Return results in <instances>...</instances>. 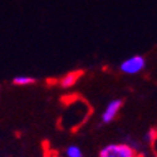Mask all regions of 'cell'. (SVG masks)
I'll return each instance as SVG.
<instances>
[{"label": "cell", "mask_w": 157, "mask_h": 157, "mask_svg": "<svg viewBox=\"0 0 157 157\" xmlns=\"http://www.w3.org/2000/svg\"><path fill=\"white\" fill-rule=\"evenodd\" d=\"M99 157H142V155L127 143H109L99 151Z\"/></svg>", "instance_id": "6da1fadb"}, {"label": "cell", "mask_w": 157, "mask_h": 157, "mask_svg": "<svg viewBox=\"0 0 157 157\" xmlns=\"http://www.w3.org/2000/svg\"><path fill=\"white\" fill-rule=\"evenodd\" d=\"M145 67H146L145 58L140 54H136V56H132V57L124 59L120 65V69L124 74L135 75V74L141 73L143 69H145Z\"/></svg>", "instance_id": "7a4b0ae2"}, {"label": "cell", "mask_w": 157, "mask_h": 157, "mask_svg": "<svg viewBox=\"0 0 157 157\" xmlns=\"http://www.w3.org/2000/svg\"><path fill=\"white\" fill-rule=\"evenodd\" d=\"M122 103L123 102L121 99H112L111 102H108V104L102 113V122L103 123L112 122L117 117V114H118L120 109L122 108Z\"/></svg>", "instance_id": "3957f363"}, {"label": "cell", "mask_w": 157, "mask_h": 157, "mask_svg": "<svg viewBox=\"0 0 157 157\" xmlns=\"http://www.w3.org/2000/svg\"><path fill=\"white\" fill-rule=\"evenodd\" d=\"M82 72L81 71H73V72H69V73H67L65 74L62 79L59 81V86L62 87V88H71V87H73L77 82H78V79L82 77Z\"/></svg>", "instance_id": "277c9868"}, {"label": "cell", "mask_w": 157, "mask_h": 157, "mask_svg": "<svg viewBox=\"0 0 157 157\" xmlns=\"http://www.w3.org/2000/svg\"><path fill=\"white\" fill-rule=\"evenodd\" d=\"M34 83H35V79L30 75L21 74V75H17V77L13 78V84H15V86L24 87V86H30V84H34Z\"/></svg>", "instance_id": "5b68a950"}, {"label": "cell", "mask_w": 157, "mask_h": 157, "mask_svg": "<svg viewBox=\"0 0 157 157\" xmlns=\"http://www.w3.org/2000/svg\"><path fill=\"white\" fill-rule=\"evenodd\" d=\"M65 155H67V157H84L81 147H78L77 145L68 146L67 150H65Z\"/></svg>", "instance_id": "8992f818"}, {"label": "cell", "mask_w": 157, "mask_h": 157, "mask_svg": "<svg viewBox=\"0 0 157 157\" xmlns=\"http://www.w3.org/2000/svg\"><path fill=\"white\" fill-rule=\"evenodd\" d=\"M156 138H157V131H156V128L148 129L147 133H146V141L150 143V145H153V143L156 142Z\"/></svg>", "instance_id": "52a82bcc"}, {"label": "cell", "mask_w": 157, "mask_h": 157, "mask_svg": "<svg viewBox=\"0 0 157 157\" xmlns=\"http://www.w3.org/2000/svg\"><path fill=\"white\" fill-rule=\"evenodd\" d=\"M0 92H2V86H0Z\"/></svg>", "instance_id": "ba28073f"}]
</instances>
